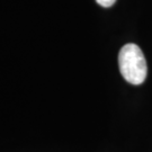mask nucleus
I'll return each instance as SVG.
<instances>
[{
	"label": "nucleus",
	"instance_id": "1",
	"mask_svg": "<svg viewBox=\"0 0 152 152\" xmlns=\"http://www.w3.org/2000/svg\"><path fill=\"white\" fill-rule=\"evenodd\" d=\"M118 66L123 78L132 85H141L147 78V61L142 50L136 44H125L121 49Z\"/></svg>",
	"mask_w": 152,
	"mask_h": 152
},
{
	"label": "nucleus",
	"instance_id": "2",
	"mask_svg": "<svg viewBox=\"0 0 152 152\" xmlns=\"http://www.w3.org/2000/svg\"><path fill=\"white\" fill-rule=\"evenodd\" d=\"M98 5H100L102 7H105V8H108V7H112V6L115 4L116 0H96Z\"/></svg>",
	"mask_w": 152,
	"mask_h": 152
}]
</instances>
